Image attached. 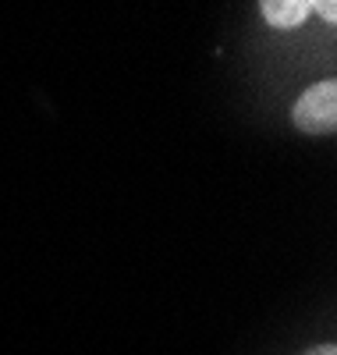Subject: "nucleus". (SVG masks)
Segmentation results:
<instances>
[{"label":"nucleus","mask_w":337,"mask_h":355,"mask_svg":"<svg viewBox=\"0 0 337 355\" xmlns=\"http://www.w3.org/2000/svg\"><path fill=\"white\" fill-rule=\"evenodd\" d=\"M291 117H295V128L305 132V135H327V132H334V125H337V82L323 78V82L309 85L298 96Z\"/></svg>","instance_id":"1"},{"label":"nucleus","mask_w":337,"mask_h":355,"mask_svg":"<svg viewBox=\"0 0 337 355\" xmlns=\"http://www.w3.org/2000/svg\"><path fill=\"white\" fill-rule=\"evenodd\" d=\"M259 8H263L266 25H273V28H298L313 15L309 0H259Z\"/></svg>","instance_id":"2"},{"label":"nucleus","mask_w":337,"mask_h":355,"mask_svg":"<svg viewBox=\"0 0 337 355\" xmlns=\"http://www.w3.org/2000/svg\"><path fill=\"white\" fill-rule=\"evenodd\" d=\"M309 4L323 21H337V0H309Z\"/></svg>","instance_id":"3"},{"label":"nucleus","mask_w":337,"mask_h":355,"mask_svg":"<svg viewBox=\"0 0 337 355\" xmlns=\"http://www.w3.org/2000/svg\"><path fill=\"white\" fill-rule=\"evenodd\" d=\"M305 355H337V348L334 345H316V348H309Z\"/></svg>","instance_id":"4"}]
</instances>
